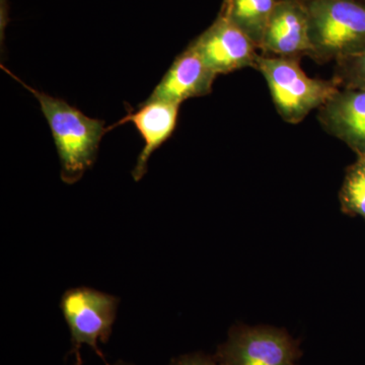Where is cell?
Returning <instances> with one entry per match:
<instances>
[{"label":"cell","instance_id":"cell-1","mask_svg":"<svg viewBox=\"0 0 365 365\" xmlns=\"http://www.w3.org/2000/svg\"><path fill=\"white\" fill-rule=\"evenodd\" d=\"M4 69L39 101L58 153L62 181L69 185L79 181L95 163L101 140L108 131L105 122L86 116L62 98L34 90Z\"/></svg>","mask_w":365,"mask_h":365},{"label":"cell","instance_id":"cell-2","mask_svg":"<svg viewBox=\"0 0 365 365\" xmlns=\"http://www.w3.org/2000/svg\"><path fill=\"white\" fill-rule=\"evenodd\" d=\"M255 68L265 78L274 106L287 123H299L339 91L338 81L309 78L297 57L259 55Z\"/></svg>","mask_w":365,"mask_h":365},{"label":"cell","instance_id":"cell-3","mask_svg":"<svg viewBox=\"0 0 365 365\" xmlns=\"http://www.w3.org/2000/svg\"><path fill=\"white\" fill-rule=\"evenodd\" d=\"M311 53L314 58L341 60L365 49V2L306 0Z\"/></svg>","mask_w":365,"mask_h":365},{"label":"cell","instance_id":"cell-4","mask_svg":"<svg viewBox=\"0 0 365 365\" xmlns=\"http://www.w3.org/2000/svg\"><path fill=\"white\" fill-rule=\"evenodd\" d=\"M119 299L88 287H76L62 295V314L71 331L72 350L76 364L81 365V346H90L106 365L104 354L98 343H106L111 337L113 325L116 319Z\"/></svg>","mask_w":365,"mask_h":365},{"label":"cell","instance_id":"cell-5","mask_svg":"<svg viewBox=\"0 0 365 365\" xmlns=\"http://www.w3.org/2000/svg\"><path fill=\"white\" fill-rule=\"evenodd\" d=\"M297 346L287 333L269 327L235 328L220 347V365H295Z\"/></svg>","mask_w":365,"mask_h":365},{"label":"cell","instance_id":"cell-6","mask_svg":"<svg viewBox=\"0 0 365 365\" xmlns=\"http://www.w3.org/2000/svg\"><path fill=\"white\" fill-rule=\"evenodd\" d=\"M191 44L216 76L256 67L258 47L222 14Z\"/></svg>","mask_w":365,"mask_h":365},{"label":"cell","instance_id":"cell-7","mask_svg":"<svg viewBox=\"0 0 365 365\" xmlns=\"http://www.w3.org/2000/svg\"><path fill=\"white\" fill-rule=\"evenodd\" d=\"M260 50L264 55H309V19L306 0H278L269 19Z\"/></svg>","mask_w":365,"mask_h":365},{"label":"cell","instance_id":"cell-8","mask_svg":"<svg viewBox=\"0 0 365 365\" xmlns=\"http://www.w3.org/2000/svg\"><path fill=\"white\" fill-rule=\"evenodd\" d=\"M216 76L190 43L146 100L180 106L189 98L209 95Z\"/></svg>","mask_w":365,"mask_h":365},{"label":"cell","instance_id":"cell-9","mask_svg":"<svg viewBox=\"0 0 365 365\" xmlns=\"http://www.w3.org/2000/svg\"><path fill=\"white\" fill-rule=\"evenodd\" d=\"M324 128L347 144L351 150L365 155V91L346 88L339 90L319 109Z\"/></svg>","mask_w":365,"mask_h":365},{"label":"cell","instance_id":"cell-10","mask_svg":"<svg viewBox=\"0 0 365 365\" xmlns=\"http://www.w3.org/2000/svg\"><path fill=\"white\" fill-rule=\"evenodd\" d=\"M180 106L163 101L145 100L139 105L137 111L127 115L119 123L131 122L144 140V148L137 158L132 172L134 181L138 182L148 172V163L153 153L165 141L169 140L176 130Z\"/></svg>","mask_w":365,"mask_h":365},{"label":"cell","instance_id":"cell-11","mask_svg":"<svg viewBox=\"0 0 365 365\" xmlns=\"http://www.w3.org/2000/svg\"><path fill=\"white\" fill-rule=\"evenodd\" d=\"M278 0H223L220 14L260 50L269 19Z\"/></svg>","mask_w":365,"mask_h":365},{"label":"cell","instance_id":"cell-12","mask_svg":"<svg viewBox=\"0 0 365 365\" xmlns=\"http://www.w3.org/2000/svg\"><path fill=\"white\" fill-rule=\"evenodd\" d=\"M341 205L346 212L365 217V155L347 170L340 192Z\"/></svg>","mask_w":365,"mask_h":365},{"label":"cell","instance_id":"cell-13","mask_svg":"<svg viewBox=\"0 0 365 365\" xmlns=\"http://www.w3.org/2000/svg\"><path fill=\"white\" fill-rule=\"evenodd\" d=\"M339 76L347 88L365 91V49L339 61Z\"/></svg>","mask_w":365,"mask_h":365},{"label":"cell","instance_id":"cell-14","mask_svg":"<svg viewBox=\"0 0 365 365\" xmlns=\"http://www.w3.org/2000/svg\"><path fill=\"white\" fill-rule=\"evenodd\" d=\"M169 365H220L217 360L203 353H190L173 359Z\"/></svg>","mask_w":365,"mask_h":365},{"label":"cell","instance_id":"cell-15","mask_svg":"<svg viewBox=\"0 0 365 365\" xmlns=\"http://www.w3.org/2000/svg\"><path fill=\"white\" fill-rule=\"evenodd\" d=\"M114 365H134V364H128V362L119 361V362H117V364H115Z\"/></svg>","mask_w":365,"mask_h":365}]
</instances>
